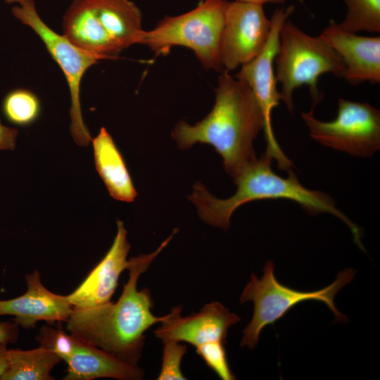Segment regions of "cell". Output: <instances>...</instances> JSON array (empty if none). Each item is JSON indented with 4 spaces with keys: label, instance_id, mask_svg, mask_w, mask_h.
<instances>
[{
    "label": "cell",
    "instance_id": "cell-1",
    "mask_svg": "<svg viewBox=\"0 0 380 380\" xmlns=\"http://www.w3.org/2000/svg\"><path fill=\"white\" fill-rule=\"evenodd\" d=\"M176 232L177 230L155 251L130 258L129 278L116 302L74 308L66 322L69 334L124 362L138 365L146 331L163 322L167 315L158 317L152 312L153 301L151 292L148 288L138 290L137 282Z\"/></svg>",
    "mask_w": 380,
    "mask_h": 380
},
{
    "label": "cell",
    "instance_id": "cell-2",
    "mask_svg": "<svg viewBox=\"0 0 380 380\" xmlns=\"http://www.w3.org/2000/svg\"><path fill=\"white\" fill-rule=\"evenodd\" d=\"M264 129L260 106L249 86L223 71L218 77L215 105L201 121L179 122L172 137L182 149L200 142L213 146L233 179L257 157L253 141Z\"/></svg>",
    "mask_w": 380,
    "mask_h": 380
},
{
    "label": "cell",
    "instance_id": "cell-3",
    "mask_svg": "<svg viewBox=\"0 0 380 380\" xmlns=\"http://www.w3.org/2000/svg\"><path fill=\"white\" fill-rule=\"evenodd\" d=\"M272 158L267 153L249 163L234 178L235 194L229 198L212 196L204 185L196 183L189 197L201 218L208 224L227 230L233 213L244 203L263 199H287L299 204L310 215L329 213L342 220L350 229L355 243L364 248L358 227L336 206L331 196L323 191L304 187L293 170L287 177L277 175L272 168Z\"/></svg>",
    "mask_w": 380,
    "mask_h": 380
},
{
    "label": "cell",
    "instance_id": "cell-4",
    "mask_svg": "<svg viewBox=\"0 0 380 380\" xmlns=\"http://www.w3.org/2000/svg\"><path fill=\"white\" fill-rule=\"evenodd\" d=\"M63 35L78 47L103 59L116 58L140 44L141 13L129 0H73L65 13Z\"/></svg>",
    "mask_w": 380,
    "mask_h": 380
},
{
    "label": "cell",
    "instance_id": "cell-5",
    "mask_svg": "<svg viewBox=\"0 0 380 380\" xmlns=\"http://www.w3.org/2000/svg\"><path fill=\"white\" fill-rule=\"evenodd\" d=\"M344 70L339 56L319 36L306 34L290 20L284 23L274 72L281 85V100L289 111L293 110V95L297 88L307 85L315 106L322 98L317 87L319 77L324 73L343 77Z\"/></svg>",
    "mask_w": 380,
    "mask_h": 380
},
{
    "label": "cell",
    "instance_id": "cell-6",
    "mask_svg": "<svg viewBox=\"0 0 380 380\" xmlns=\"http://www.w3.org/2000/svg\"><path fill=\"white\" fill-rule=\"evenodd\" d=\"M274 262L267 260L261 279L252 273L250 281L241 295V304L252 301L254 305L252 319L243 331L241 346L253 349L266 326L273 325L293 307L306 300L324 303L333 312L336 322L343 323L348 320L346 316L338 310L334 300L339 290L353 279L356 273L354 269L340 271L335 281L322 289L300 291L280 284L274 276Z\"/></svg>",
    "mask_w": 380,
    "mask_h": 380
},
{
    "label": "cell",
    "instance_id": "cell-7",
    "mask_svg": "<svg viewBox=\"0 0 380 380\" xmlns=\"http://www.w3.org/2000/svg\"><path fill=\"white\" fill-rule=\"evenodd\" d=\"M227 0H204L193 10L165 16L151 30L144 31L141 44L156 55H166L173 46L191 49L205 69L223 72L219 46Z\"/></svg>",
    "mask_w": 380,
    "mask_h": 380
},
{
    "label": "cell",
    "instance_id": "cell-8",
    "mask_svg": "<svg viewBox=\"0 0 380 380\" xmlns=\"http://www.w3.org/2000/svg\"><path fill=\"white\" fill-rule=\"evenodd\" d=\"M12 14L39 36L63 71L70 95L71 135L78 146H89L92 138L82 117L80 84L86 71L103 58L77 46L63 34H58L51 29L39 15L34 0L13 6Z\"/></svg>",
    "mask_w": 380,
    "mask_h": 380
},
{
    "label": "cell",
    "instance_id": "cell-9",
    "mask_svg": "<svg viewBox=\"0 0 380 380\" xmlns=\"http://www.w3.org/2000/svg\"><path fill=\"white\" fill-rule=\"evenodd\" d=\"M301 116L310 136L323 146L361 158L380 149V110L368 103L339 98L337 115L329 122L317 119L313 108Z\"/></svg>",
    "mask_w": 380,
    "mask_h": 380
},
{
    "label": "cell",
    "instance_id": "cell-10",
    "mask_svg": "<svg viewBox=\"0 0 380 380\" xmlns=\"http://www.w3.org/2000/svg\"><path fill=\"white\" fill-rule=\"evenodd\" d=\"M295 7L276 9L271 17L269 38L262 51L252 61L242 65L236 77L244 81L252 90L262 113L264 132L267 142L265 153L276 160L279 169L290 171L292 162L284 153L274 134L272 113L281 101L277 88L274 59L279 49V32L284 23L293 13Z\"/></svg>",
    "mask_w": 380,
    "mask_h": 380
},
{
    "label": "cell",
    "instance_id": "cell-11",
    "mask_svg": "<svg viewBox=\"0 0 380 380\" xmlns=\"http://www.w3.org/2000/svg\"><path fill=\"white\" fill-rule=\"evenodd\" d=\"M271 25L263 5L228 1L219 46L224 71L233 70L254 59L265 46Z\"/></svg>",
    "mask_w": 380,
    "mask_h": 380
},
{
    "label": "cell",
    "instance_id": "cell-12",
    "mask_svg": "<svg viewBox=\"0 0 380 380\" xmlns=\"http://www.w3.org/2000/svg\"><path fill=\"white\" fill-rule=\"evenodd\" d=\"M182 307L173 308L154 330L162 342L187 343L194 347L210 341L225 342L229 329L241 320L219 302L205 304L199 312L182 317Z\"/></svg>",
    "mask_w": 380,
    "mask_h": 380
},
{
    "label": "cell",
    "instance_id": "cell-13",
    "mask_svg": "<svg viewBox=\"0 0 380 380\" xmlns=\"http://www.w3.org/2000/svg\"><path fill=\"white\" fill-rule=\"evenodd\" d=\"M130 245L122 221H117V233L106 255L84 280L67 296L74 308H88L110 303L118 285L120 274L127 270Z\"/></svg>",
    "mask_w": 380,
    "mask_h": 380
},
{
    "label": "cell",
    "instance_id": "cell-14",
    "mask_svg": "<svg viewBox=\"0 0 380 380\" xmlns=\"http://www.w3.org/2000/svg\"><path fill=\"white\" fill-rule=\"evenodd\" d=\"M319 37L339 56L344 78L352 85L380 82V37H365L343 30L331 20Z\"/></svg>",
    "mask_w": 380,
    "mask_h": 380
},
{
    "label": "cell",
    "instance_id": "cell-15",
    "mask_svg": "<svg viewBox=\"0 0 380 380\" xmlns=\"http://www.w3.org/2000/svg\"><path fill=\"white\" fill-rule=\"evenodd\" d=\"M27 291L23 295L0 300V316L11 315L13 321L24 329L34 328L39 321L49 324L67 322L73 306L67 296L53 293L42 283L37 270L25 275Z\"/></svg>",
    "mask_w": 380,
    "mask_h": 380
},
{
    "label": "cell",
    "instance_id": "cell-16",
    "mask_svg": "<svg viewBox=\"0 0 380 380\" xmlns=\"http://www.w3.org/2000/svg\"><path fill=\"white\" fill-rule=\"evenodd\" d=\"M67 341L58 354L68 365L64 380H139L144 376V371L138 365L124 362L71 334Z\"/></svg>",
    "mask_w": 380,
    "mask_h": 380
},
{
    "label": "cell",
    "instance_id": "cell-17",
    "mask_svg": "<svg viewBox=\"0 0 380 380\" xmlns=\"http://www.w3.org/2000/svg\"><path fill=\"white\" fill-rule=\"evenodd\" d=\"M91 142L96 169L110 195L120 201L133 202L137 193L111 135L102 127Z\"/></svg>",
    "mask_w": 380,
    "mask_h": 380
},
{
    "label": "cell",
    "instance_id": "cell-18",
    "mask_svg": "<svg viewBox=\"0 0 380 380\" xmlns=\"http://www.w3.org/2000/svg\"><path fill=\"white\" fill-rule=\"evenodd\" d=\"M8 368L2 380H53L52 369L62 359L39 346L31 350L8 349Z\"/></svg>",
    "mask_w": 380,
    "mask_h": 380
},
{
    "label": "cell",
    "instance_id": "cell-19",
    "mask_svg": "<svg viewBox=\"0 0 380 380\" xmlns=\"http://www.w3.org/2000/svg\"><path fill=\"white\" fill-rule=\"evenodd\" d=\"M5 118L16 126H28L39 117L42 106L39 99L30 90L18 88L9 91L2 101Z\"/></svg>",
    "mask_w": 380,
    "mask_h": 380
},
{
    "label": "cell",
    "instance_id": "cell-20",
    "mask_svg": "<svg viewBox=\"0 0 380 380\" xmlns=\"http://www.w3.org/2000/svg\"><path fill=\"white\" fill-rule=\"evenodd\" d=\"M347 8L339 25L345 30L380 32V0H343Z\"/></svg>",
    "mask_w": 380,
    "mask_h": 380
},
{
    "label": "cell",
    "instance_id": "cell-21",
    "mask_svg": "<svg viewBox=\"0 0 380 380\" xmlns=\"http://www.w3.org/2000/svg\"><path fill=\"white\" fill-rule=\"evenodd\" d=\"M224 342L210 341L195 347L196 353L221 379H236L227 357Z\"/></svg>",
    "mask_w": 380,
    "mask_h": 380
},
{
    "label": "cell",
    "instance_id": "cell-22",
    "mask_svg": "<svg viewBox=\"0 0 380 380\" xmlns=\"http://www.w3.org/2000/svg\"><path fill=\"white\" fill-rule=\"evenodd\" d=\"M163 343L161 368L158 380H184L186 378L181 370L182 357L187 352L186 344L177 341Z\"/></svg>",
    "mask_w": 380,
    "mask_h": 380
},
{
    "label": "cell",
    "instance_id": "cell-23",
    "mask_svg": "<svg viewBox=\"0 0 380 380\" xmlns=\"http://www.w3.org/2000/svg\"><path fill=\"white\" fill-rule=\"evenodd\" d=\"M18 131L4 125L0 119V151H13L15 148Z\"/></svg>",
    "mask_w": 380,
    "mask_h": 380
},
{
    "label": "cell",
    "instance_id": "cell-24",
    "mask_svg": "<svg viewBox=\"0 0 380 380\" xmlns=\"http://www.w3.org/2000/svg\"><path fill=\"white\" fill-rule=\"evenodd\" d=\"M19 325L13 321L0 322V343H13L19 337Z\"/></svg>",
    "mask_w": 380,
    "mask_h": 380
},
{
    "label": "cell",
    "instance_id": "cell-25",
    "mask_svg": "<svg viewBox=\"0 0 380 380\" xmlns=\"http://www.w3.org/2000/svg\"><path fill=\"white\" fill-rule=\"evenodd\" d=\"M7 343H0V380L3 379V377L8 368V348H7Z\"/></svg>",
    "mask_w": 380,
    "mask_h": 380
},
{
    "label": "cell",
    "instance_id": "cell-26",
    "mask_svg": "<svg viewBox=\"0 0 380 380\" xmlns=\"http://www.w3.org/2000/svg\"><path fill=\"white\" fill-rule=\"evenodd\" d=\"M242 1L252 2L264 5L265 4H284L286 0H239Z\"/></svg>",
    "mask_w": 380,
    "mask_h": 380
},
{
    "label": "cell",
    "instance_id": "cell-27",
    "mask_svg": "<svg viewBox=\"0 0 380 380\" xmlns=\"http://www.w3.org/2000/svg\"><path fill=\"white\" fill-rule=\"evenodd\" d=\"M4 2L6 3H8V4H13V3H17L19 4H21L24 2H26V1H30V0H3Z\"/></svg>",
    "mask_w": 380,
    "mask_h": 380
}]
</instances>
